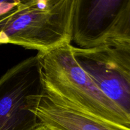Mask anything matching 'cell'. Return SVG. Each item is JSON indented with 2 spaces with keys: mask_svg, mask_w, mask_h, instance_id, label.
I'll list each match as a JSON object with an SVG mask.
<instances>
[{
  "mask_svg": "<svg viewBox=\"0 0 130 130\" xmlns=\"http://www.w3.org/2000/svg\"><path fill=\"white\" fill-rule=\"evenodd\" d=\"M36 55L45 93L91 116L130 127L121 112L75 59L72 44L38 52Z\"/></svg>",
  "mask_w": 130,
  "mask_h": 130,
  "instance_id": "6da1fadb",
  "label": "cell"
},
{
  "mask_svg": "<svg viewBox=\"0 0 130 130\" xmlns=\"http://www.w3.org/2000/svg\"><path fill=\"white\" fill-rule=\"evenodd\" d=\"M74 0H19L0 15V44L44 52L72 41Z\"/></svg>",
  "mask_w": 130,
  "mask_h": 130,
  "instance_id": "7a4b0ae2",
  "label": "cell"
},
{
  "mask_svg": "<svg viewBox=\"0 0 130 130\" xmlns=\"http://www.w3.org/2000/svg\"><path fill=\"white\" fill-rule=\"evenodd\" d=\"M74 57L119 109L130 126V40L108 38L88 49L72 45Z\"/></svg>",
  "mask_w": 130,
  "mask_h": 130,
  "instance_id": "3957f363",
  "label": "cell"
},
{
  "mask_svg": "<svg viewBox=\"0 0 130 130\" xmlns=\"http://www.w3.org/2000/svg\"><path fill=\"white\" fill-rule=\"evenodd\" d=\"M43 93L37 55L8 70L0 78V130H35L41 125L30 105Z\"/></svg>",
  "mask_w": 130,
  "mask_h": 130,
  "instance_id": "277c9868",
  "label": "cell"
},
{
  "mask_svg": "<svg viewBox=\"0 0 130 130\" xmlns=\"http://www.w3.org/2000/svg\"><path fill=\"white\" fill-rule=\"evenodd\" d=\"M126 0H74L72 41L78 48H93L112 37Z\"/></svg>",
  "mask_w": 130,
  "mask_h": 130,
  "instance_id": "5b68a950",
  "label": "cell"
},
{
  "mask_svg": "<svg viewBox=\"0 0 130 130\" xmlns=\"http://www.w3.org/2000/svg\"><path fill=\"white\" fill-rule=\"evenodd\" d=\"M42 124L53 130H130L121 125L85 113L43 93L33 98L30 105Z\"/></svg>",
  "mask_w": 130,
  "mask_h": 130,
  "instance_id": "8992f818",
  "label": "cell"
},
{
  "mask_svg": "<svg viewBox=\"0 0 130 130\" xmlns=\"http://www.w3.org/2000/svg\"><path fill=\"white\" fill-rule=\"evenodd\" d=\"M19 0L14 1H0V15L6 13L12 10L18 4Z\"/></svg>",
  "mask_w": 130,
  "mask_h": 130,
  "instance_id": "52a82bcc",
  "label": "cell"
},
{
  "mask_svg": "<svg viewBox=\"0 0 130 130\" xmlns=\"http://www.w3.org/2000/svg\"><path fill=\"white\" fill-rule=\"evenodd\" d=\"M35 130H53L52 128H50V127L44 125V124H42L41 125L39 126L38 128H37Z\"/></svg>",
  "mask_w": 130,
  "mask_h": 130,
  "instance_id": "ba28073f",
  "label": "cell"
}]
</instances>
